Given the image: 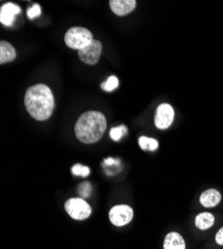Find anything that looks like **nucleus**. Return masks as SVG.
Returning <instances> with one entry per match:
<instances>
[{"instance_id":"15","label":"nucleus","mask_w":223,"mask_h":249,"mask_svg":"<svg viewBox=\"0 0 223 249\" xmlns=\"http://www.w3.org/2000/svg\"><path fill=\"white\" fill-rule=\"evenodd\" d=\"M119 85L118 79L115 76H110L106 82H104L102 85H101V88H102L106 92H111L115 90Z\"/></svg>"},{"instance_id":"11","label":"nucleus","mask_w":223,"mask_h":249,"mask_svg":"<svg viewBox=\"0 0 223 249\" xmlns=\"http://www.w3.org/2000/svg\"><path fill=\"white\" fill-rule=\"evenodd\" d=\"M185 241L179 233L169 232L163 242V249H185Z\"/></svg>"},{"instance_id":"7","label":"nucleus","mask_w":223,"mask_h":249,"mask_svg":"<svg viewBox=\"0 0 223 249\" xmlns=\"http://www.w3.org/2000/svg\"><path fill=\"white\" fill-rule=\"evenodd\" d=\"M101 52H102V45L98 40L93 39L92 42L87 47L78 51V56L85 64L94 65L98 62Z\"/></svg>"},{"instance_id":"19","label":"nucleus","mask_w":223,"mask_h":249,"mask_svg":"<svg viewBox=\"0 0 223 249\" xmlns=\"http://www.w3.org/2000/svg\"><path fill=\"white\" fill-rule=\"evenodd\" d=\"M40 14H41V8H40V6L38 4H34L32 7H30L27 11V16L30 18V19H33V18H36L38 17Z\"/></svg>"},{"instance_id":"20","label":"nucleus","mask_w":223,"mask_h":249,"mask_svg":"<svg viewBox=\"0 0 223 249\" xmlns=\"http://www.w3.org/2000/svg\"><path fill=\"white\" fill-rule=\"evenodd\" d=\"M215 241L219 245H223V226L218 231V232L215 235Z\"/></svg>"},{"instance_id":"21","label":"nucleus","mask_w":223,"mask_h":249,"mask_svg":"<svg viewBox=\"0 0 223 249\" xmlns=\"http://www.w3.org/2000/svg\"><path fill=\"white\" fill-rule=\"evenodd\" d=\"M104 162L105 163H107V164H113V163H116L117 162V160H113V159H106L105 160H104Z\"/></svg>"},{"instance_id":"18","label":"nucleus","mask_w":223,"mask_h":249,"mask_svg":"<svg viewBox=\"0 0 223 249\" xmlns=\"http://www.w3.org/2000/svg\"><path fill=\"white\" fill-rule=\"evenodd\" d=\"M91 190H92L91 189V184L89 182H87V181H84V182L81 183L79 185V188H78V192H79L80 196H82V197H88L90 196V194H91Z\"/></svg>"},{"instance_id":"13","label":"nucleus","mask_w":223,"mask_h":249,"mask_svg":"<svg viewBox=\"0 0 223 249\" xmlns=\"http://www.w3.org/2000/svg\"><path fill=\"white\" fill-rule=\"evenodd\" d=\"M215 218L209 213H201L195 218V225L200 231H206L214 224Z\"/></svg>"},{"instance_id":"6","label":"nucleus","mask_w":223,"mask_h":249,"mask_svg":"<svg viewBox=\"0 0 223 249\" xmlns=\"http://www.w3.org/2000/svg\"><path fill=\"white\" fill-rule=\"evenodd\" d=\"M174 120V110L169 104H161L155 114V126L159 130L168 129Z\"/></svg>"},{"instance_id":"17","label":"nucleus","mask_w":223,"mask_h":249,"mask_svg":"<svg viewBox=\"0 0 223 249\" xmlns=\"http://www.w3.org/2000/svg\"><path fill=\"white\" fill-rule=\"evenodd\" d=\"M71 172L74 176H78V177H83V178H86L90 171H89V168L87 167H84V165L80 164V163H76L74 164L72 169H71Z\"/></svg>"},{"instance_id":"5","label":"nucleus","mask_w":223,"mask_h":249,"mask_svg":"<svg viewBox=\"0 0 223 249\" xmlns=\"http://www.w3.org/2000/svg\"><path fill=\"white\" fill-rule=\"evenodd\" d=\"M133 218V211L129 205L119 204L113 206L109 212V219L115 226H124Z\"/></svg>"},{"instance_id":"10","label":"nucleus","mask_w":223,"mask_h":249,"mask_svg":"<svg viewBox=\"0 0 223 249\" xmlns=\"http://www.w3.org/2000/svg\"><path fill=\"white\" fill-rule=\"evenodd\" d=\"M220 200H221V195L218 191L214 189H210L203 192L199 198L200 203L204 207H207V209L216 206L220 202Z\"/></svg>"},{"instance_id":"4","label":"nucleus","mask_w":223,"mask_h":249,"mask_svg":"<svg viewBox=\"0 0 223 249\" xmlns=\"http://www.w3.org/2000/svg\"><path fill=\"white\" fill-rule=\"evenodd\" d=\"M65 211L75 220H83L90 216L91 207L82 198L73 197L65 202Z\"/></svg>"},{"instance_id":"9","label":"nucleus","mask_w":223,"mask_h":249,"mask_svg":"<svg viewBox=\"0 0 223 249\" xmlns=\"http://www.w3.org/2000/svg\"><path fill=\"white\" fill-rule=\"evenodd\" d=\"M109 6L116 15L124 16L133 11L136 1L135 0H111L109 1Z\"/></svg>"},{"instance_id":"3","label":"nucleus","mask_w":223,"mask_h":249,"mask_svg":"<svg viewBox=\"0 0 223 249\" xmlns=\"http://www.w3.org/2000/svg\"><path fill=\"white\" fill-rule=\"evenodd\" d=\"M64 40L69 48L80 51L87 47L93 41V38L88 29L83 27H72L66 32Z\"/></svg>"},{"instance_id":"1","label":"nucleus","mask_w":223,"mask_h":249,"mask_svg":"<svg viewBox=\"0 0 223 249\" xmlns=\"http://www.w3.org/2000/svg\"><path fill=\"white\" fill-rule=\"evenodd\" d=\"M24 103L29 115L37 121H46L54 110L53 94L44 84H37L28 88Z\"/></svg>"},{"instance_id":"14","label":"nucleus","mask_w":223,"mask_h":249,"mask_svg":"<svg viewBox=\"0 0 223 249\" xmlns=\"http://www.w3.org/2000/svg\"><path fill=\"white\" fill-rule=\"evenodd\" d=\"M138 143H139V147L141 148V150H143V151L154 152L158 149V142L152 138L140 137Z\"/></svg>"},{"instance_id":"12","label":"nucleus","mask_w":223,"mask_h":249,"mask_svg":"<svg viewBox=\"0 0 223 249\" xmlns=\"http://www.w3.org/2000/svg\"><path fill=\"white\" fill-rule=\"evenodd\" d=\"M15 57V49L8 42L1 41V42H0V63H8V62L13 61Z\"/></svg>"},{"instance_id":"8","label":"nucleus","mask_w":223,"mask_h":249,"mask_svg":"<svg viewBox=\"0 0 223 249\" xmlns=\"http://www.w3.org/2000/svg\"><path fill=\"white\" fill-rule=\"evenodd\" d=\"M21 9L14 3H5L0 9V22L5 26H11L14 22L15 16L20 13Z\"/></svg>"},{"instance_id":"16","label":"nucleus","mask_w":223,"mask_h":249,"mask_svg":"<svg viewBox=\"0 0 223 249\" xmlns=\"http://www.w3.org/2000/svg\"><path fill=\"white\" fill-rule=\"evenodd\" d=\"M127 133V128L125 126H119V127H115V128H112L110 130V137L113 141L117 142L119 141L121 138H122L124 135H126Z\"/></svg>"},{"instance_id":"2","label":"nucleus","mask_w":223,"mask_h":249,"mask_svg":"<svg viewBox=\"0 0 223 249\" xmlns=\"http://www.w3.org/2000/svg\"><path fill=\"white\" fill-rule=\"evenodd\" d=\"M106 130V119L100 112L89 111L77 120L74 132L76 138L83 143H94L102 138Z\"/></svg>"}]
</instances>
